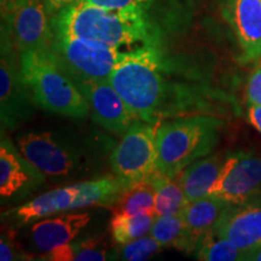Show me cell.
I'll list each match as a JSON object with an SVG mask.
<instances>
[{
  "mask_svg": "<svg viewBox=\"0 0 261 261\" xmlns=\"http://www.w3.org/2000/svg\"><path fill=\"white\" fill-rule=\"evenodd\" d=\"M156 182L154 178L125 188L115 203L110 207L113 215H133L154 211Z\"/></svg>",
  "mask_w": 261,
  "mask_h": 261,
  "instance_id": "ffe728a7",
  "label": "cell"
},
{
  "mask_svg": "<svg viewBox=\"0 0 261 261\" xmlns=\"http://www.w3.org/2000/svg\"><path fill=\"white\" fill-rule=\"evenodd\" d=\"M33 98L25 85L15 54L11 28L2 23L0 57V121L2 133L17 129L35 113Z\"/></svg>",
  "mask_w": 261,
  "mask_h": 261,
  "instance_id": "ba28073f",
  "label": "cell"
},
{
  "mask_svg": "<svg viewBox=\"0 0 261 261\" xmlns=\"http://www.w3.org/2000/svg\"><path fill=\"white\" fill-rule=\"evenodd\" d=\"M150 234L162 247L173 246L177 249H180L185 236V223L181 215L156 217Z\"/></svg>",
  "mask_w": 261,
  "mask_h": 261,
  "instance_id": "cb8c5ba5",
  "label": "cell"
},
{
  "mask_svg": "<svg viewBox=\"0 0 261 261\" xmlns=\"http://www.w3.org/2000/svg\"><path fill=\"white\" fill-rule=\"evenodd\" d=\"M90 106L93 121L116 136H123L136 121L122 97L108 80H73Z\"/></svg>",
  "mask_w": 261,
  "mask_h": 261,
  "instance_id": "8fae6325",
  "label": "cell"
},
{
  "mask_svg": "<svg viewBox=\"0 0 261 261\" xmlns=\"http://www.w3.org/2000/svg\"><path fill=\"white\" fill-rule=\"evenodd\" d=\"M156 196L154 212L156 217L162 215H181L190 203L177 179H172L158 173L154 177Z\"/></svg>",
  "mask_w": 261,
  "mask_h": 261,
  "instance_id": "44dd1931",
  "label": "cell"
},
{
  "mask_svg": "<svg viewBox=\"0 0 261 261\" xmlns=\"http://www.w3.org/2000/svg\"><path fill=\"white\" fill-rule=\"evenodd\" d=\"M226 204L225 201L213 196L190 202L181 213L185 223V236L180 250L188 254L194 253L202 238L213 228Z\"/></svg>",
  "mask_w": 261,
  "mask_h": 261,
  "instance_id": "e0dca14e",
  "label": "cell"
},
{
  "mask_svg": "<svg viewBox=\"0 0 261 261\" xmlns=\"http://www.w3.org/2000/svg\"><path fill=\"white\" fill-rule=\"evenodd\" d=\"M196 259L202 261H244L247 260V253L231 241L218 236L212 228L196 248Z\"/></svg>",
  "mask_w": 261,
  "mask_h": 261,
  "instance_id": "603a6c76",
  "label": "cell"
},
{
  "mask_svg": "<svg viewBox=\"0 0 261 261\" xmlns=\"http://www.w3.org/2000/svg\"><path fill=\"white\" fill-rule=\"evenodd\" d=\"M92 140L67 130L31 129L18 133L16 144L46 179L60 184L92 171L102 154Z\"/></svg>",
  "mask_w": 261,
  "mask_h": 261,
  "instance_id": "3957f363",
  "label": "cell"
},
{
  "mask_svg": "<svg viewBox=\"0 0 261 261\" xmlns=\"http://www.w3.org/2000/svg\"><path fill=\"white\" fill-rule=\"evenodd\" d=\"M159 123L136 120L110 155L113 173L125 187L150 180L159 173Z\"/></svg>",
  "mask_w": 261,
  "mask_h": 261,
  "instance_id": "8992f818",
  "label": "cell"
},
{
  "mask_svg": "<svg viewBox=\"0 0 261 261\" xmlns=\"http://www.w3.org/2000/svg\"><path fill=\"white\" fill-rule=\"evenodd\" d=\"M24 0H0V11H2V23L11 27L12 18L17 9L23 4Z\"/></svg>",
  "mask_w": 261,
  "mask_h": 261,
  "instance_id": "f546056e",
  "label": "cell"
},
{
  "mask_svg": "<svg viewBox=\"0 0 261 261\" xmlns=\"http://www.w3.org/2000/svg\"><path fill=\"white\" fill-rule=\"evenodd\" d=\"M19 68L37 107L61 116L84 119L90 106L52 50L19 52Z\"/></svg>",
  "mask_w": 261,
  "mask_h": 261,
  "instance_id": "277c9868",
  "label": "cell"
},
{
  "mask_svg": "<svg viewBox=\"0 0 261 261\" xmlns=\"http://www.w3.org/2000/svg\"><path fill=\"white\" fill-rule=\"evenodd\" d=\"M213 230L247 254L261 248V198L226 204Z\"/></svg>",
  "mask_w": 261,
  "mask_h": 261,
  "instance_id": "4fadbf2b",
  "label": "cell"
},
{
  "mask_svg": "<svg viewBox=\"0 0 261 261\" xmlns=\"http://www.w3.org/2000/svg\"><path fill=\"white\" fill-rule=\"evenodd\" d=\"M75 187L79 190V195L73 203L71 211L89 207L110 208L126 188L115 174L104 175L102 178L89 181L76 182Z\"/></svg>",
  "mask_w": 261,
  "mask_h": 261,
  "instance_id": "d6986e66",
  "label": "cell"
},
{
  "mask_svg": "<svg viewBox=\"0 0 261 261\" xmlns=\"http://www.w3.org/2000/svg\"><path fill=\"white\" fill-rule=\"evenodd\" d=\"M248 120L261 133V106L249 104L248 108Z\"/></svg>",
  "mask_w": 261,
  "mask_h": 261,
  "instance_id": "1f68e13d",
  "label": "cell"
},
{
  "mask_svg": "<svg viewBox=\"0 0 261 261\" xmlns=\"http://www.w3.org/2000/svg\"><path fill=\"white\" fill-rule=\"evenodd\" d=\"M89 4L110 10H140L146 11L155 0H84Z\"/></svg>",
  "mask_w": 261,
  "mask_h": 261,
  "instance_id": "83f0119b",
  "label": "cell"
},
{
  "mask_svg": "<svg viewBox=\"0 0 261 261\" xmlns=\"http://www.w3.org/2000/svg\"><path fill=\"white\" fill-rule=\"evenodd\" d=\"M46 181V177L22 154L9 137L0 142V196L4 202H19Z\"/></svg>",
  "mask_w": 261,
  "mask_h": 261,
  "instance_id": "30bf717a",
  "label": "cell"
},
{
  "mask_svg": "<svg viewBox=\"0 0 261 261\" xmlns=\"http://www.w3.org/2000/svg\"><path fill=\"white\" fill-rule=\"evenodd\" d=\"M248 261H261V248L254 249L247 254Z\"/></svg>",
  "mask_w": 261,
  "mask_h": 261,
  "instance_id": "d6a6232c",
  "label": "cell"
},
{
  "mask_svg": "<svg viewBox=\"0 0 261 261\" xmlns=\"http://www.w3.org/2000/svg\"><path fill=\"white\" fill-rule=\"evenodd\" d=\"M156 214L154 211H145L133 215H113L110 231L114 241L119 244L129 243L151 231Z\"/></svg>",
  "mask_w": 261,
  "mask_h": 261,
  "instance_id": "7402d4cb",
  "label": "cell"
},
{
  "mask_svg": "<svg viewBox=\"0 0 261 261\" xmlns=\"http://www.w3.org/2000/svg\"><path fill=\"white\" fill-rule=\"evenodd\" d=\"M90 213H68L58 217L41 219L32 226L33 246L41 253L71 243L75 237L89 225Z\"/></svg>",
  "mask_w": 261,
  "mask_h": 261,
  "instance_id": "9a60e30c",
  "label": "cell"
},
{
  "mask_svg": "<svg viewBox=\"0 0 261 261\" xmlns=\"http://www.w3.org/2000/svg\"><path fill=\"white\" fill-rule=\"evenodd\" d=\"M226 155L214 154L196 160L178 175L189 202H194L210 196L213 185L219 177Z\"/></svg>",
  "mask_w": 261,
  "mask_h": 261,
  "instance_id": "ac0fdd59",
  "label": "cell"
},
{
  "mask_svg": "<svg viewBox=\"0 0 261 261\" xmlns=\"http://www.w3.org/2000/svg\"><path fill=\"white\" fill-rule=\"evenodd\" d=\"M158 40L122 54L108 81L119 92L137 120L159 123L165 117L185 116L214 106L212 93L201 87L174 83Z\"/></svg>",
  "mask_w": 261,
  "mask_h": 261,
  "instance_id": "6da1fadb",
  "label": "cell"
},
{
  "mask_svg": "<svg viewBox=\"0 0 261 261\" xmlns=\"http://www.w3.org/2000/svg\"><path fill=\"white\" fill-rule=\"evenodd\" d=\"M79 190L75 184L58 188L47 191L25 203L12 208L2 214L3 218L18 225H25L42 218H48L61 212L71 211L73 203L76 200Z\"/></svg>",
  "mask_w": 261,
  "mask_h": 261,
  "instance_id": "2e32d148",
  "label": "cell"
},
{
  "mask_svg": "<svg viewBox=\"0 0 261 261\" xmlns=\"http://www.w3.org/2000/svg\"><path fill=\"white\" fill-rule=\"evenodd\" d=\"M27 254L21 249V247L16 243L14 232L3 230L2 238H0V260L2 261H14V260H27Z\"/></svg>",
  "mask_w": 261,
  "mask_h": 261,
  "instance_id": "4316f807",
  "label": "cell"
},
{
  "mask_svg": "<svg viewBox=\"0 0 261 261\" xmlns=\"http://www.w3.org/2000/svg\"><path fill=\"white\" fill-rule=\"evenodd\" d=\"M224 121L213 114L180 116L158 129V168L175 179L196 160L210 155L219 142Z\"/></svg>",
  "mask_w": 261,
  "mask_h": 261,
  "instance_id": "5b68a950",
  "label": "cell"
},
{
  "mask_svg": "<svg viewBox=\"0 0 261 261\" xmlns=\"http://www.w3.org/2000/svg\"><path fill=\"white\" fill-rule=\"evenodd\" d=\"M247 100L249 104L261 106V62H255L247 85Z\"/></svg>",
  "mask_w": 261,
  "mask_h": 261,
  "instance_id": "f1b7e54d",
  "label": "cell"
},
{
  "mask_svg": "<svg viewBox=\"0 0 261 261\" xmlns=\"http://www.w3.org/2000/svg\"><path fill=\"white\" fill-rule=\"evenodd\" d=\"M52 52L73 80H108L123 54L119 47L65 34H55Z\"/></svg>",
  "mask_w": 261,
  "mask_h": 261,
  "instance_id": "52a82bcc",
  "label": "cell"
},
{
  "mask_svg": "<svg viewBox=\"0 0 261 261\" xmlns=\"http://www.w3.org/2000/svg\"><path fill=\"white\" fill-rule=\"evenodd\" d=\"M11 34L18 54L52 50L55 32L44 0H24L12 18Z\"/></svg>",
  "mask_w": 261,
  "mask_h": 261,
  "instance_id": "7c38bea8",
  "label": "cell"
},
{
  "mask_svg": "<svg viewBox=\"0 0 261 261\" xmlns=\"http://www.w3.org/2000/svg\"><path fill=\"white\" fill-rule=\"evenodd\" d=\"M120 247L121 248H120L117 255H119V259L125 261L148 260L163 248L151 234L150 236L145 234V236L130 241L129 243Z\"/></svg>",
  "mask_w": 261,
  "mask_h": 261,
  "instance_id": "484cf974",
  "label": "cell"
},
{
  "mask_svg": "<svg viewBox=\"0 0 261 261\" xmlns=\"http://www.w3.org/2000/svg\"><path fill=\"white\" fill-rule=\"evenodd\" d=\"M223 14L241 48L243 64L261 57V0H225Z\"/></svg>",
  "mask_w": 261,
  "mask_h": 261,
  "instance_id": "5bb4252c",
  "label": "cell"
},
{
  "mask_svg": "<svg viewBox=\"0 0 261 261\" xmlns=\"http://www.w3.org/2000/svg\"><path fill=\"white\" fill-rule=\"evenodd\" d=\"M73 250V261H100L117 259L116 250L103 237H90L87 240L70 243Z\"/></svg>",
  "mask_w": 261,
  "mask_h": 261,
  "instance_id": "d4e9b609",
  "label": "cell"
},
{
  "mask_svg": "<svg viewBox=\"0 0 261 261\" xmlns=\"http://www.w3.org/2000/svg\"><path fill=\"white\" fill-rule=\"evenodd\" d=\"M210 196L220 198L227 204L261 198V155L254 151L226 154Z\"/></svg>",
  "mask_w": 261,
  "mask_h": 261,
  "instance_id": "9c48e42d",
  "label": "cell"
},
{
  "mask_svg": "<svg viewBox=\"0 0 261 261\" xmlns=\"http://www.w3.org/2000/svg\"><path fill=\"white\" fill-rule=\"evenodd\" d=\"M52 27L55 34L74 35L119 48L156 40L146 11L104 9L84 0L55 15Z\"/></svg>",
  "mask_w": 261,
  "mask_h": 261,
  "instance_id": "7a4b0ae2",
  "label": "cell"
},
{
  "mask_svg": "<svg viewBox=\"0 0 261 261\" xmlns=\"http://www.w3.org/2000/svg\"><path fill=\"white\" fill-rule=\"evenodd\" d=\"M44 2L47 8L48 14L51 15V17H54L55 15L61 11V10L74 4V3L79 2V0H44Z\"/></svg>",
  "mask_w": 261,
  "mask_h": 261,
  "instance_id": "4dcf8cb0",
  "label": "cell"
}]
</instances>
